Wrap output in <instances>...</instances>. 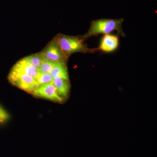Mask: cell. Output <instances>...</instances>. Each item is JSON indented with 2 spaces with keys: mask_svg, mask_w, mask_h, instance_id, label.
I'll list each match as a JSON object with an SVG mask.
<instances>
[{
  "mask_svg": "<svg viewBox=\"0 0 157 157\" xmlns=\"http://www.w3.org/2000/svg\"><path fill=\"white\" fill-rule=\"evenodd\" d=\"M56 37L62 52L67 59L72 54L76 52L90 53L97 51V49L88 48L87 45L84 44V39L81 36H73L59 34Z\"/></svg>",
  "mask_w": 157,
  "mask_h": 157,
  "instance_id": "cell-1",
  "label": "cell"
},
{
  "mask_svg": "<svg viewBox=\"0 0 157 157\" xmlns=\"http://www.w3.org/2000/svg\"><path fill=\"white\" fill-rule=\"evenodd\" d=\"M124 19H101L93 21L89 29L81 37L84 40L90 37L98 36L100 34H108L113 31H117L119 33L124 36L122 25Z\"/></svg>",
  "mask_w": 157,
  "mask_h": 157,
  "instance_id": "cell-2",
  "label": "cell"
},
{
  "mask_svg": "<svg viewBox=\"0 0 157 157\" xmlns=\"http://www.w3.org/2000/svg\"><path fill=\"white\" fill-rule=\"evenodd\" d=\"M8 80L14 86L31 94L39 86L33 76L11 70L8 75Z\"/></svg>",
  "mask_w": 157,
  "mask_h": 157,
  "instance_id": "cell-3",
  "label": "cell"
},
{
  "mask_svg": "<svg viewBox=\"0 0 157 157\" xmlns=\"http://www.w3.org/2000/svg\"><path fill=\"white\" fill-rule=\"evenodd\" d=\"M40 53L43 59L54 63L59 61L67 62L68 60L62 52L56 37L49 42Z\"/></svg>",
  "mask_w": 157,
  "mask_h": 157,
  "instance_id": "cell-4",
  "label": "cell"
},
{
  "mask_svg": "<svg viewBox=\"0 0 157 157\" xmlns=\"http://www.w3.org/2000/svg\"><path fill=\"white\" fill-rule=\"evenodd\" d=\"M32 94L36 98L59 103H62L64 100L58 94L53 82L39 86Z\"/></svg>",
  "mask_w": 157,
  "mask_h": 157,
  "instance_id": "cell-5",
  "label": "cell"
},
{
  "mask_svg": "<svg viewBox=\"0 0 157 157\" xmlns=\"http://www.w3.org/2000/svg\"><path fill=\"white\" fill-rule=\"evenodd\" d=\"M119 45V38L117 36L111 34L104 35L101 39L99 47L97 50L105 52H111L115 51Z\"/></svg>",
  "mask_w": 157,
  "mask_h": 157,
  "instance_id": "cell-6",
  "label": "cell"
},
{
  "mask_svg": "<svg viewBox=\"0 0 157 157\" xmlns=\"http://www.w3.org/2000/svg\"><path fill=\"white\" fill-rule=\"evenodd\" d=\"M11 71L29 74L36 78L38 73V70L33 67L24 58L21 59L11 68Z\"/></svg>",
  "mask_w": 157,
  "mask_h": 157,
  "instance_id": "cell-7",
  "label": "cell"
},
{
  "mask_svg": "<svg viewBox=\"0 0 157 157\" xmlns=\"http://www.w3.org/2000/svg\"><path fill=\"white\" fill-rule=\"evenodd\" d=\"M53 83L58 94L64 100L68 98L70 94V84L69 80L63 78H53Z\"/></svg>",
  "mask_w": 157,
  "mask_h": 157,
  "instance_id": "cell-8",
  "label": "cell"
},
{
  "mask_svg": "<svg viewBox=\"0 0 157 157\" xmlns=\"http://www.w3.org/2000/svg\"><path fill=\"white\" fill-rule=\"evenodd\" d=\"M51 75L53 78H59L69 80V73L67 62H55Z\"/></svg>",
  "mask_w": 157,
  "mask_h": 157,
  "instance_id": "cell-9",
  "label": "cell"
},
{
  "mask_svg": "<svg viewBox=\"0 0 157 157\" xmlns=\"http://www.w3.org/2000/svg\"><path fill=\"white\" fill-rule=\"evenodd\" d=\"M24 58L37 70L40 67L43 59L40 52L28 56Z\"/></svg>",
  "mask_w": 157,
  "mask_h": 157,
  "instance_id": "cell-10",
  "label": "cell"
},
{
  "mask_svg": "<svg viewBox=\"0 0 157 157\" xmlns=\"http://www.w3.org/2000/svg\"><path fill=\"white\" fill-rule=\"evenodd\" d=\"M55 63L43 59L40 67L38 69V73L51 74L54 66Z\"/></svg>",
  "mask_w": 157,
  "mask_h": 157,
  "instance_id": "cell-11",
  "label": "cell"
},
{
  "mask_svg": "<svg viewBox=\"0 0 157 157\" xmlns=\"http://www.w3.org/2000/svg\"><path fill=\"white\" fill-rule=\"evenodd\" d=\"M39 86L53 82V78L50 74H43L38 73L35 78Z\"/></svg>",
  "mask_w": 157,
  "mask_h": 157,
  "instance_id": "cell-12",
  "label": "cell"
},
{
  "mask_svg": "<svg viewBox=\"0 0 157 157\" xmlns=\"http://www.w3.org/2000/svg\"><path fill=\"white\" fill-rule=\"evenodd\" d=\"M9 118V115L7 113L0 107V122H4Z\"/></svg>",
  "mask_w": 157,
  "mask_h": 157,
  "instance_id": "cell-13",
  "label": "cell"
}]
</instances>
